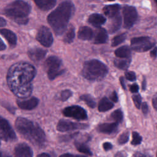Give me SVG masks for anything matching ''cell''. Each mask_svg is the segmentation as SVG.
<instances>
[{"label": "cell", "instance_id": "6da1fadb", "mask_svg": "<svg viewBox=\"0 0 157 157\" xmlns=\"http://www.w3.org/2000/svg\"><path fill=\"white\" fill-rule=\"evenodd\" d=\"M36 74V68L28 63L13 64L7 74V82L10 90L19 98L29 97L33 91V81Z\"/></svg>", "mask_w": 157, "mask_h": 157}, {"label": "cell", "instance_id": "7a4b0ae2", "mask_svg": "<svg viewBox=\"0 0 157 157\" xmlns=\"http://www.w3.org/2000/svg\"><path fill=\"white\" fill-rule=\"evenodd\" d=\"M74 10L73 3L66 1L60 3L48 15L47 21L56 35H61L65 31Z\"/></svg>", "mask_w": 157, "mask_h": 157}, {"label": "cell", "instance_id": "3957f363", "mask_svg": "<svg viewBox=\"0 0 157 157\" xmlns=\"http://www.w3.org/2000/svg\"><path fill=\"white\" fill-rule=\"evenodd\" d=\"M15 127L18 132L33 144L43 147L46 142L44 131L36 123L23 118L18 117L15 121Z\"/></svg>", "mask_w": 157, "mask_h": 157}, {"label": "cell", "instance_id": "277c9868", "mask_svg": "<svg viewBox=\"0 0 157 157\" xmlns=\"http://www.w3.org/2000/svg\"><path fill=\"white\" fill-rule=\"evenodd\" d=\"M31 6L23 1H15L7 6L4 13L8 18L19 25H25L28 22V15L31 12Z\"/></svg>", "mask_w": 157, "mask_h": 157}, {"label": "cell", "instance_id": "5b68a950", "mask_svg": "<svg viewBox=\"0 0 157 157\" xmlns=\"http://www.w3.org/2000/svg\"><path fill=\"white\" fill-rule=\"evenodd\" d=\"M108 72L107 67L101 61L93 59L84 63L82 75L87 80L98 81L104 78Z\"/></svg>", "mask_w": 157, "mask_h": 157}, {"label": "cell", "instance_id": "8992f818", "mask_svg": "<svg viewBox=\"0 0 157 157\" xmlns=\"http://www.w3.org/2000/svg\"><path fill=\"white\" fill-rule=\"evenodd\" d=\"M61 60L55 56H50L45 60L44 67L47 71V75L50 80H53L64 73V70L61 69Z\"/></svg>", "mask_w": 157, "mask_h": 157}, {"label": "cell", "instance_id": "52a82bcc", "mask_svg": "<svg viewBox=\"0 0 157 157\" xmlns=\"http://www.w3.org/2000/svg\"><path fill=\"white\" fill-rule=\"evenodd\" d=\"M155 44L150 37L146 36L134 37L131 40L132 48L137 52H147L153 47Z\"/></svg>", "mask_w": 157, "mask_h": 157}, {"label": "cell", "instance_id": "ba28073f", "mask_svg": "<svg viewBox=\"0 0 157 157\" xmlns=\"http://www.w3.org/2000/svg\"><path fill=\"white\" fill-rule=\"evenodd\" d=\"M0 139L5 141L16 140V134L6 119L0 115Z\"/></svg>", "mask_w": 157, "mask_h": 157}, {"label": "cell", "instance_id": "9c48e42d", "mask_svg": "<svg viewBox=\"0 0 157 157\" xmlns=\"http://www.w3.org/2000/svg\"><path fill=\"white\" fill-rule=\"evenodd\" d=\"M63 113L66 117H71L78 120H86L87 118L86 110L83 107L78 105L67 107L63 109Z\"/></svg>", "mask_w": 157, "mask_h": 157}, {"label": "cell", "instance_id": "30bf717a", "mask_svg": "<svg viewBox=\"0 0 157 157\" xmlns=\"http://www.w3.org/2000/svg\"><path fill=\"white\" fill-rule=\"evenodd\" d=\"M124 19V27L129 29L136 23L137 19V12L135 7L129 6H124L123 8Z\"/></svg>", "mask_w": 157, "mask_h": 157}, {"label": "cell", "instance_id": "8fae6325", "mask_svg": "<svg viewBox=\"0 0 157 157\" xmlns=\"http://www.w3.org/2000/svg\"><path fill=\"white\" fill-rule=\"evenodd\" d=\"M36 37L37 40L45 47H50L53 42L52 32L45 26H42L39 29Z\"/></svg>", "mask_w": 157, "mask_h": 157}, {"label": "cell", "instance_id": "7c38bea8", "mask_svg": "<svg viewBox=\"0 0 157 157\" xmlns=\"http://www.w3.org/2000/svg\"><path fill=\"white\" fill-rule=\"evenodd\" d=\"M88 126L86 124L74 123L67 120H60L56 126V129L60 132H66L75 129H86Z\"/></svg>", "mask_w": 157, "mask_h": 157}, {"label": "cell", "instance_id": "4fadbf2b", "mask_svg": "<svg viewBox=\"0 0 157 157\" xmlns=\"http://www.w3.org/2000/svg\"><path fill=\"white\" fill-rule=\"evenodd\" d=\"M15 157H33L31 148L25 143L17 144L14 148Z\"/></svg>", "mask_w": 157, "mask_h": 157}, {"label": "cell", "instance_id": "5bb4252c", "mask_svg": "<svg viewBox=\"0 0 157 157\" xmlns=\"http://www.w3.org/2000/svg\"><path fill=\"white\" fill-rule=\"evenodd\" d=\"M47 52V50L41 48L34 47L28 50V55L32 61L37 63L41 61L45 56Z\"/></svg>", "mask_w": 157, "mask_h": 157}, {"label": "cell", "instance_id": "9a60e30c", "mask_svg": "<svg viewBox=\"0 0 157 157\" xmlns=\"http://www.w3.org/2000/svg\"><path fill=\"white\" fill-rule=\"evenodd\" d=\"M39 99L36 97H32L28 99L23 101H17L18 106L23 109L26 110H33L36 108L39 104Z\"/></svg>", "mask_w": 157, "mask_h": 157}, {"label": "cell", "instance_id": "2e32d148", "mask_svg": "<svg viewBox=\"0 0 157 157\" xmlns=\"http://www.w3.org/2000/svg\"><path fill=\"white\" fill-rule=\"evenodd\" d=\"M120 6L118 4L105 6L103 8L104 14L109 18H114L119 15Z\"/></svg>", "mask_w": 157, "mask_h": 157}, {"label": "cell", "instance_id": "e0dca14e", "mask_svg": "<svg viewBox=\"0 0 157 157\" xmlns=\"http://www.w3.org/2000/svg\"><path fill=\"white\" fill-rule=\"evenodd\" d=\"M118 128L117 123H102L98 125L97 130L102 133L105 134H112L117 131Z\"/></svg>", "mask_w": 157, "mask_h": 157}, {"label": "cell", "instance_id": "ac0fdd59", "mask_svg": "<svg viewBox=\"0 0 157 157\" xmlns=\"http://www.w3.org/2000/svg\"><path fill=\"white\" fill-rule=\"evenodd\" d=\"M0 33L6 39L11 47H15L17 39L16 34L14 33L7 29H0Z\"/></svg>", "mask_w": 157, "mask_h": 157}, {"label": "cell", "instance_id": "d6986e66", "mask_svg": "<svg viewBox=\"0 0 157 157\" xmlns=\"http://www.w3.org/2000/svg\"><path fill=\"white\" fill-rule=\"evenodd\" d=\"M105 21V17L99 13H93L88 18V22L96 28H99Z\"/></svg>", "mask_w": 157, "mask_h": 157}, {"label": "cell", "instance_id": "ffe728a7", "mask_svg": "<svg viewBox=\"0 0 157 157\" xmlns=\"http://www.w3.org/2000/svg\"><path fill=\"white\" fill-rule=\"evenodd\" d=\"M93 32L90 27L82 26L78 31V37L81 40H89L93 38Z\"/></svg>", "mask_w": 157, "mask_h": 157}, {"label": "cell", "instance_id": "44dd1931", "mask_svg": "<svg viewBox=\"0 0 157 157\" xmlns=\"http://www.w3.org/2000/svg\"><path fill=\"white\" fill-rule=\"evenodd\" d=\"M34 2L42 10H48L52 9L56 4L55 0H36Z\"/></svg>", "mask_w": 157, "mask_h": 157}, {"label": "cell", "instance_id": "7402d4cb", "mask_svg": "<svg viewBox=\"0 0 157 157\" xmlns=\"http://www.w3.org/2000/svg\"><path fill=\"white\" fill-rule=\"evenodd\" d=\"M108 39V34L106 30L104 28H99L96 32L94 37V43L96 44H104L107 42Z\"/></svg>", "mask_w": 157, "mask_h": 157}, {"label": "cell", "instance_id": "603a6c76", "mask_svg": "<svg viewBox=\"0 0 157 157\" xmlns=\"http://www.w3.org/2000/svg\"><path fill=\"white\" fill-rule=\"evenodd\" d=\"M113 107V104L106 97L102 98L98 105V110L99 112H104L109 110Z\"/></svg>", "mask_w": 157, "mask_h": 157}, {"label": "cell", "instance_id": "cb8c5ba5", "mask_svg": "<svg viewBox=\"0 0 157 157\" xmlns=\"http://www.w3.org/2000/svg\"><path fill=\"white\" fill-rule=\"evenodd\" d=\"M115 55L120 58H129L131 56V49L126 45L120 47L115 51Z\"/></svg>", "mask_w": 157, "mask_h": 157}, {"label": "cell", "instance_id": "d4e9b609", "mask_svg": "<svg viewBox=\"0 0 157 157\" xmlns=\"http://www.w3.org/2000/svg\"><path fill=\"white\" fill-rule=\"evenodd\" d=\"M121 18L120 14L115 17L113 18L110 25L109 26V31L110 33H113L118 31L121 26Z\"/></svg>", "mask_w": 157, "mask_h": 157}, {"label": "cell", "instance_id": "484cf974", "mask_svg": "<svg viewBox=\"0 0 157 157\" xmlns=\"http://www.w3.org/2000/svg\"><path fill=\"white\" fill-rule=\"evenodd\" d=\"M131 63V58L115 59L114 60V65L118 69L122 70L127 69Z\"/></svg>", "mask_w": 157, "mask_h": 157}, {"label": "cell", "instance_id": "4316f807", "mask_svg": "<svg viewBox=\"0 0 157 157\" xmlns=\"http://www.w3.org/2000/svg\"><path fill=\"white\" fill-rule=\"evenodd\" d=\"M75 37V29L74 28L71 26L66 31L63 37V41L65 43H71Z\"/></svg>", "mask_w": 157, "mask_h": 157}, {"label": "cell", "instance_id": "83f0119b", "mask_svg": "<svg viewBox=\"0 0 157 157\" xmlns=\"http://www.w3.org/2000/svg\"><path fill=\"white\" fill-rule=\"evenodd\" d=\"M80 99L85 102L88 107L92 109H94L96 107V102L94 101L93 97L90 94H83L80 96Z\"/></svg>", "mask_w": 157, "mask_h": 157}, {"label": "cell", "instance_id": "f1b7e54d", "mask_svg": "<svg viewBox=\"0 0 157 157\" xmlns=\"http://www.w3.org/2000/svg\"><path fill=\"white\" fill-rule=\"evenodd\" d=\"M75 145L76 148L81 153L86 154V155H92V152L91 151L90 149L88 148V146H86L85 144L81 143V142H75Z\"/></svg>", "mask_w": 157, "mask_h": 157}, {"label": "cell", "instance_id": "f546056e", "mask_svg": "<svg viewBox=\"0 0 157 157\" xmlns=\"http://www.w3.org/2000/svg\"><path fill=\"white\" fill-rule=\"evenodd\" d=\"M126 38V34L125 33H123L121 34H120L118 36H115V37L113 38L112 40V47H115L122 42H123Z\"/></svg>", "mask_w": 157, "mask_h": 157}, {"label": "cell", "instance_id": "4dcf8cb0", "mask_svg": "<svg viewBox=\"0 0 157 157\" xmlns=\"http://www.w3.org/2000/svg\"><path fill=\"white\" fill-rule=\"evenodd\" d=\"M111 117L116 121V123H118L123 121V113L121 109H117L112 113Z\"/></svg>", "mask_w": 157, "mask_h": 157}, {"label": "cell", "instance_id": "1f68e13d", "mask_svg": "<svg viewBox=\"0 0 157 157\" xmlns=\"http://www.w3.org/2000/svg\"><path fill=\"white\" fill-rule=\"evenodd\" d=\"M142 142V137L137 132H132V139L131 141V144L134 145H139Z\"/></svg>", "mask_w": 157, "mask_h": 157}, {"label": "cell", "instance_id": "d6a6232c", "mask_svg": "<svg viewBox=\"0 0 157 157\" xmlns=\"http://www.w3.org/2000/svg\"><path fill=\"white\" fill-rule=\"evenodd\" d=\"M129 134L128 132H124L122 133L118 137V142L119 144H124L126 143L128 140H129Z\"/></svg>", "mask_w": 157, "mask_h": 157}, {"label": "cell", "instance_id": "836d02e7", "mask_svg": "<svg viewBox=\"0 0 157 157\" xmlns=\"http://www.w3.org/2000/svg\"><path fill=\"white\" fill-rule=\"evenodd\" d=\"M132 101L134 103L135 106L137 108V109H140V107L141 105V103H142V98L141 96L139 94H134L132 96Z\"/></svg>", "mask_w": 157, "mask_h": 157}, {"label": "cell", "instance_id": "e575fe53", "mask_svg": "<svg viewBox=\"0 0 157 157\" xmlns=\"http://www.w3.org/2000/svg\"><path fill=\"white\" fill-rule=\"evenodd\" d=\"M72 94V93L69 90H64L61 93V99L63 101L67 100Z\"/></svg>", "mask_w": 157, "mask_h": 157}, {"label": "cell", "instance_id": "d590c367", "mask_svg": "<svg viewBox=\"0 0 157 157\" xmlns=\"http://www.w3.org/2000/svg\"><path fill=\"white\" fill-rule=\"evenodd\" d=\"M125 77L127 80L130 81H134L136 80V74L132 71H127L125 72Z\"/></svg>", "mask_w": 157, "mask_h": 157}, {"label": "cell", "instance_id": "8d00e7d4", "mask_svg": "<svg viewBox=\"0 0 157 157\" xmlns=\"http://www.w3.org/2000/svg\"><path fill=\"white\" fill-rule=\"evenodd\" d=\"M130 91L133 93H136L138 92L139 91V87L138 86V85H137L136 83H134V84H132L130 86Z\"/></svg>", "mask_w": 157, "mask_h": 157}, {"label": "cell", "instance_id": "74e56055", "mask_svg": "<svg viewBox=\"0 0 157 157\" xmlns=\"http://www.w3.org/2000/svg\"><path fill=\"white\" fill-rule=\"evenodd\" d=\"M132 157H151V156L149 154L144 153L141 152H136L133 155Z\"/></svg>", "mask_w": 157, "mask_h": 157}, {"label": "cell", "instance_id": "f35d334b", "mask_svg": "<svg viewBox=\"0 0 157 157\" xmlns=\"http://www.w3.org/2000/svg\"><path fill=\"white\" fill-rule=\"evenodd\" d=\"M142 110L144 115H147L148 112V106L147 102H144L142 105Z\"/></svg>", "mask_w": 157, "mask_h": 157}, {"label": "cell", "instance_id": "ab89813d", "mask_svg": "<svg viewBox=\"0 0 157 157\" xmlns=\"http://www.w3.org/2000/svg\"><path fill=\"white\" fill-rule=\"evenodd\" d=\"M112 147H113L112 144L111 143H110V142H104L103 144V148L105 151H108V150L112 149Z\"/></svg>", "mask_w": 157, "mask_h": 157}, {"label": "cell", "instance_id": "60d3db41", "mask_svg": "<svg viewBox=\"0 0 157 157\" xmlns=\"http://www.w3.org/2000/svg\"><path fill=\"white\" fill-rule=\"evenodd\" d=\"M110 98L112 101H113L115 102H117L118 101V96H117V93L115 91H113L112 93L110 95Z\"/></svg>", "mask_w": 157, "mask_h": 157}, {"label": "cell", "instance_id": "b9f144b4", "mask_svg": "<svg viewBox=\"0 0 157 157\" xmlns=\"http://www.w3.org/2000/svg\"><path fill=\"white\" fill-rule=\"evenodd\" d=\"M152 105L153 108L157 110V93L155 94L152 99Z\"/></svg>", "mask_w": 157, "mask_h": 157}, {"label": "cell", "instance_id": "7bdbcfd3", "mask_svg": "<svg viewBox=\"0 0 157 157\" xmlns=\"http://www.w3.org/2000/svg\"><path fill=\"white\" fill-rule=\"evenodd\" d=\"M59 157H86V156L84 155H74L70 153H65V154L61 155Z\"/></svg>", "mask_w": 157, "mask_h": 157}, {"label": "cell", "instance_id": "ee69618b", "mask_svg": "<svg viewBox=\"0 0 157 157\" xmlns=\"http://www.w3.org/2000/svg\"><path fill=\"white\" fill-rule=\"evenodd\" d=\"M157 56V47H155L150 52V56L153 58H155Z\"/></svg>", "mask_w": 157, "mask_h": 157}, {"label": "cell", "instance_id": "f6af8a7d", "mask_svg": "<svg viewBox=\"0 0 157 157\" xmlns=\"http://www.w3.org/2000/svg\"><path fill=\"white\" fill-rule=\"evenodd\" d=\"M120 83H121V85L122 88H123L124 90H126L124 78L123 77H121L120 78Z\"/></svg>", "mask_w": 157, "mask_h": 157}, {"label": "cell", "instance_id": "bcb514c9", "mask_svg": "<svg viewBox=\"0 0 157 157\" xmlns=\"http://www.w3.org/2000/svg\"><path fill=\"white\" fill-rule=\"evenodd\" d=\"M6 48V45L4 44V42L2 40V39L0 38V51L5 50Z\"/></svg>", "mask_w": 157, "mask_h": 157}, {"label": "cell", "instance_id": "7dc6e473", "mask_svg": "<svg viewBox=\"0 0 157 157\" xmlns=\"http://www.w3.org/2000/svg\"><path fill=\"white\" fill-rule=\"evenodd\" d=\"M6 21L4 18L0 17V27H2L6 26Z\"/></svg>", "mask_w": 157, "mask_h": 157}, {"label": "cell", "instance_id": "c3c4849f", "mask_svg": "<svg viewBox=\"0 0 157 157\" xmlns=\"http://www.w3.org/2000/svg\"><path fill=\"white\" fill-rule=\"evenodd\" d=\"M37 157H51L50 155L46 153H42L37 156Z\"/></svg>", "mask_w": 157, "mask_h": 157}, {"label": "cell", "instance_id": "681fc988", "mask_svg": "<svg viewBox=\"0 0 157 157\" xmlns=\"http://www.w3.org/2000/svg\"><path fill=\"white\" fill-rule=\"evenodd\" d=\"M125 156H126V155L123 152H118L116 154V157H125Z\"/></svg>", "mask_w": 157, "mask_h": 157}, {"label": "cell", "instance_id": "f907efd6", "mask_svg": "<svg viewBox=\"0 0 157 157\" xmlns=\"http://www.w3.org/2000/svg\"><path fill=\"white\" fill-rule=\"evenodd\" d=\"M145 89H146V80L144 78L142 82V90H145Z\"/></svg>", "mask_w": 157, "mask_h": 157}, {"label": "cell", "instance_id": "816d5d0a", "mask_svg": "<svg viewBox=\"0 0 157 157\" xmlns=\"http://www.w3.org/2000/svg\"><path fill=\"white\" fill-rule=\"evenodd\" d=\"M155 2H156V5H157V0H156V1H155Z\"/></svg>", "mask_w": 157, "mask_h": 157}, {"label": "cell", "instance_id": "f5cc1de1", "mask_svg": "<svg viewBox=\"0 0 157 157\" xmlns=\"http://www.w3.org/2000/svg\"><path fill=\"white\" fill-rule=\"evenodd\" d=\"M4 157H11V156H4Z\"/></svg>", "mask_w": 157, "mask_h": 157}, {"label": "cell", "instance_id": "db71d44e", "mask_svg": "<svg viewBox=\"0 0 157 157\" xmlns=\"http://www.w3.org/2000/svg\"><path fill=\"white\" fill-rule=\"evenodd\" d=\"M0 157H1V152H0Z\"/></svg>", "mask_w": 157, "mask_h": 157}, {"label": "cell", "instance_id": "11a10c76", "mask_svg": "<svg viewBox=\"0 0 157 157\" xmlns=\"http://www.w3.org/2000/svg\"><path fill=\"white\" fill-rule=\"evenodd\" d=\"M156 157H157V153H156Z\"/></svg>", "mask_w": 157, "mask_h": 157}]
</instances>
